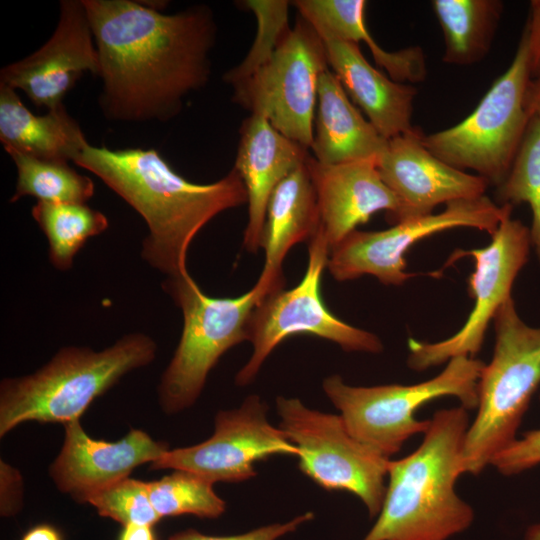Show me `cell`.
I'll return each mask as SVG.
<instances>
[{"label": "cell", "instance_id": "cell-1", "mask_svg": "<svg viewBox=\"0 0 540 540\" xmlns=\"http://www.w3.org/2000/svg\"><path fill=\"white\" fill-rule=\"evenodd\" d=\"M102 80L105 117L167 121L184 98L206 85L216 25L206 5L172 15L143 2L83 0Z\"/></svg>", "mask_w": 540, "mask_h": 540}, {"label": "cell", "instance_id": "cell-2", "mask_svg": "<svg viewBox=\"0 0 540 540\" xmlns=\"http://www.w3.org/2000/svg\"><path fill=\"white\" fill-rule=\"evenodd\" d=\"M73 163L98 176L142 216L148 235L141 256L167 277L188 273L190 244L209 221L247 203L244 183L234 168L213 183H194L174 171L155 149L111 150L88 143Z\"/></svg>", "mask_w": 540, "mask_h": 540}, {"label": "cell", "instance_id": "cell-3", "mask_svg": "<svg viewBox=\"0 0 540 540\" xmlns=\"http://www.w3.org/2000/svg\"><path fill=\"white\" fill-rule=\"evenodd\" d=\"M468 427L461 405L434 413L419 447L390 460L381 510L362 540H447L471 525L474 511L455 491Z\"/></svg>", "mask_w": 540, "mask_h": 540}, {"label": "cell", "instance_id": "cell-4", "mask_svg": "<svg viewBox=\"0 0 540 540\" xmlns=\"http://www.w3.org/2000/svg\"><path fill=\"white\" fill-rule=\"evenodd\" d=\"M155 341L129 333L102 351L65 347L36 372L6 378L0 385V435L26 421L63 423L79 420L92 401L130 371L151 363Z\"/></svg>", "mask_w": 540, "mask_h": 540}, {"label": "cell", "instance_id": "cell-5", "mask_svg": "<svg viewBox=\"0 0 540 540\" xmlns=\"http://www.w3.org/2000/svg\"><path fill=\"white\" fill-rule=\"evenodd\" d=\"M284 285V276L261 272L244 294L215 298L207 296L189 272L166 278L162 287L183 314L181 338L158 388L166 413H178L195 403L220 357L249 341L248 324L256 306Z\"/></svg>", "mask_w": 540, "mask_h": 540}, {"label": "cell", "instance_id": "cell-6", "mask_svg": "<svg viewBox=\"0 0 540 540\" xmlns=\"http://www.w3.org/2000/svg\"><path fill=\"white\" fill-rule=\"evenodd\" d=\"M492 359L478 381V412L468 427L462 471L477 475L516 440V433L540 386V327L527 325L513 298L494 319Z\"/></svg>", "mask_w": 540, "mask_h": 540}, {"label": "cell", "instance_id": "cell-7", "mask_svg": "<svg viewBox=\"0 0 540 540\" xmlns=\"http://www.w3.org/2000/svg\"><path fill=\"white\" fill-rule=\"evenodd\" d=\"M485 364L471 356L448 361L437 376L412 385L351 386L340 375L323 380L322 388L348 432L386 458L399 452L413 435L425 433L430 420L416 411L435 399L453 396L465 409L478 405V381Z\"/></svg>", "mask_w": 540, "mask_h": 540}, {"label": "cell", "instance_id": "cell-8", "mask_svg": "<svg viewBox=\"0 0 540 540\" xmlns=\"http://www.w3.org/2000/svg\"><path fill=\"white\" fill-rule=\"evenodd\" d=\"M531 78L528 42L523 31L512 63L475 110L448 129L423 135V144L445 163L462 171L471 169L499 187L511 169L531 120L526 107Z\"/></svg>", "mask_w": 540, "mask_h": 540}, {"label": "cell", "instance_id": "cell-9", "mask_svg": "<svg viewBox=\"0 0 540 540\" xmlns=\"http://www.w3.org/2000/svg\"><path fill=\"white\" fill-rule=\"evenodd\" d=\"M330 246L319 227L309 240L308 262L302 280L292 289L266 296L251 314L248 333L253 350L237 372L235 383L253 382L272 351L290 336L307 334L326 339L347 352L380 353V338L333 315L321 298V279L327 268Z\"/></svg>", "mask_w": 540, "mask_h": 540}, {"label": "cell", "instance_id": "cell-10", "mask_svg": "<svg viewBox=\"0 0 540 540\" xmlns=\"http://www.w3.org/2000/svg\"><path fill=\"white\" fill-rule=\"evenodd\" d=\"M279 428L299 450L302 473L325 490L347 491L378 516L386 492L390 459L355 439L340 415L307 407L298 398L278 396Z\"/></svg>", "mask_w": 540, "mask_h": 540}, {"label": "cell", "instance_id": "cell-11", "mask_svg": "<svg viewBox=\"0 0 540 540\" xmlns=\"http://www.w3.org/2000/svg\"><path fill=\"white\" fill-rule=\"evenodd\" d=\"M329 68L323 40L300 15L272 57L232 86V100L310 149L320 76Z\"/></svg>", "mask_w": 540, "mask_h": 540}, {"label": "cell", "instance_id": "cell-12", "mask_svg": "<svg viewBox=\"0 0 540 540\" xmlns=\"http://www.w3.org/2000/svg\"><path fill=\"white\" fill-rule=\"evenodd\" d=\"M511 212L512 205H496L484 195L450 202L438 214L407 219L388 229H356L331 248L327 269L337 281L371 275L384 285L399 286L416 276L406 271L404 255L419 240L457 227L492 235Z\"/></svg>", "mask_w": 540, "mask_h": 540}, {"label": "cell", "instance_id": "cell-13", "mask_svg": "<svg viewBox=\"0 0 540 540\" xmlns=\"http://www.w3.org/2000/svg\"><path fill=\"white\" fill-rule=\"evenodd\" d=\"M488 246L456 251L449 261L473 257L475 270L468 279L474 306L463 326L449 338L438 342L408 340V366L416 371L441 365L454 357L477 354L486 330L499 308L512 298V287L528 262L532 245L530 229L511 215L500 223Z\"/></svg>", "mask_w": 540, "mask_h": 540}, {"label": "cell", "instance_id": "cell-14", "mask_svg": "<svg viewBox=\"0 0 540 540\" xmlns=\"http://www.w3.org/2000/svg\"><path fill=\"white\" fill-rule=\"evenodd\" d=\"M268 407L258 395L238 407L222 410L207 440L168 449L150 469L184 470L215 482H241L256 475L255 463L276 455L298 456V448L267 419Z\"/></svg>", "mask_w": 540, "mask_h": 540}, {"label": "cell", "instance_id": "cell-15", "mask_svg": "<svg viewBox=\"0 0 540 540\" xmlns=\"http://www.w3.org/2000/svg\"><path fill=\"white\" fill-rule=\"evenodd\" d=\"M85 72L97 76L98 55L83 0H62L59 20L38 50L3 67L0 84L21 90L37 107L62 105Z\"/></svg>", "mask_w": 540, "mask_h": 540}, {"label": "cell", "instance_id": "cell-16", "mask_svg": "<svg viewBox=\"0 0 540 540\" xmlns=\"http://www.w3.org/2000/svg\"><path fill=\"white\" fill-rule=\"evenodd\" d=\"M423 132L412 130L388 140L376 165L385 184L400 200L405 219L432 214L438 204L484 196L488 182L459 170L423 144Z\"/></svg>", "mask_w": 540, "mask_h": 540}, {"label": "cell", "instance_id": "cell-17", "mask_svg": "<svg viewBox=\"0 0 540 540\" xmlns=\"http://www.w3.org/2000/svg\"><path fill=\"white\" fill-rule=\"evenodd\" d=\"M376 160L328 165L308 156L306 167L316 193L320 228L330 250L379 211H386L394 224L404 221L403 206L382 180Z\"/></svg>", "mask_w": 540, "mask_h": 540}, {"label": "cell", "instance_id": "cell-18", "mask_svg": "<svg viewBox=\"0 0 540 540\" xmlns=\"http://www.w3.org/2000/svg\"><path fill=\"white\" fill-rule=\"evenodd\" d=\"M61 451L50 466V475L62 492L79 502L125 479L139 465L152 463L168 446L140 429H131L117 442L88 436L79 420L64 425Z\"/></svg>", "mask_w": 540, "mask_h": 540}, {"label": "cell", "instance_id": "cell-19", "mask_svg": "<svg viewBox=\"0 0 540 540\" xmlns=\"http://www.w3.org/2000/svg\"><path fill=\"white\" fill-rule=\"evenodd\" d=\"M309 149L276 130L268 120L251 114L240 128L234 169L246 192L248 222L243 247L256 254L262 248L267 205L275 188L304 164Z\"/></svg>", "mask_w": 540, "mask_h": 540}, {"label": "cell", "instance_id": "cell-20", "mask_svg": "<svg viewBox=\"0 0 540 540\" xmlns=\"http://www.w3.org/2000/svg\"><path fill=\"white\" fill-rule=\"evenodd\" d=\"M323 42L329 68L385 139L414 128L411 117L417 90L413 85L386 77L364 58L358 44L341 40Z\"/></svg>", "mask_w": 540, "mask_h": 540}, {"label": "cell", "instance_id": "cell-21", "mask_svg": "<svg viewBox=\"0 0 540 540\" xmlns=\"http://www.w3.org/2000/svg\"><path fill=\"white\" fill-rule=\"evenodd\" d=\"M387 142L351 102L331 69L324 71L318 84L312 156L328 165L377 159Z\"/></svg>", "mask_w": 540, "mask_h": 540}, {"label": "cell", "instance_id": "cell-22", "mask_svg": "<svg viewBox=\"0 0 540 540\" xmlns=\"http://www.w3.org/2000/svg\"><path fill=\"white\" fill-rule=\"evenodd\" d=\"M0 141L5 150L63 162H73L88 144L63 104L36 115L15 89L4 84H0Z\"/></svg>", "mask_w": 540, "mask_h": 540}, {"label": "cell", "instance_id": "cell-23", "mask_svg": "<svg viewBox=\"0 0 540 540\" xmlns=\"http://www.w3.org/2000/svg\"><path fill=\"white\" fill-rule=\"evenodd\" d=\"M325 40L364 42L376 64L385 69L396 82L415 84L425 79L427 69L423 50L412 46L398 51H386L370 35L365 24L364 0H297L291 2Z\"/></svg>", "mask_w": 540, "mask_h": 540}, {"label": "cell", "instance_id": "cell-24", "mask_svg": "<svg viewBox=\"0 0 540 540\" xmlns=\"http://www.w3.org/2000/svg\"><path fill=\"white\" fill-rule=\"evenodd\" d=\"M320 227L316 193L306 162L273 191L267 205L262 237V272L284 276L282 263L296 244L309 241Z\"/></svg>", "mask_w": 540, "mask_h": 540}, {"label": "cell", "instance_id": "cell-25", "mask_svg": "<svg viewBox=\"0 0 540 540\" xmlns=\"http://www.w3.org/2000/svg\"><path fill=\"white\" fill-rule=\"evenodd\" d=\"M444 38L443 61L471 65L489 52L503 3L498 0H433Z\"/></svg>", "mask_w": 540, "mask_h": 540}, {"label": "cell", "instance_id": "cell-26", "mask_svg": "<svg viewBox=\"0 0 540 540\" xmlns=\"http://www.w3.org/2000/svg\"><path fill=\"white\" fill-rule=\"evenodd\" d=\"M31 213L47 237L50 262L61 271L71 268L75 255L89 238L109 226L103 213L85 203L37 201Z\"/></svg>", "mask_w": 540, "mask_h": 540}, {"label": "cell", "instance_id": "cell-27", "mask_svg": "<svg viewBox=\"0 0 540 540\" xmlns=\"http://www.w3.org/2000/svg\"><path fill=\"white\" fill-rule=\"evenodd\" d=\"M17 168V184L10 202L24 196L48 203H86L94 195V182L79 174L69 162L40 159L5 150Z\"/></svg>", "mask_w": 540, "mask_h": 540}, {"label": "cell", "instance_id": "cell-28", "mask_svg": "<svg viewBox=\"0 0 540 540\" xmlns=\"http://www.w3.org/2000/svg\"><path fill=\"white\" fill-rule=\"evenodd\" d=\"M148 482L150 500L159 516L192 514L201 518H217L226 509L225 501L206 478L184 470Z\"/></svg>", "mask_w": 540, "mask_h": 540}, {"label": "cell", "instance_id": "cell-29", "mask_svg": "<svg viewBox=\"0 0 540 540\" xmlns=\"http://www.w3.org/2000/svg\"><path fill=\"white\" fill-rule=\"evenodd\" d=\"M504 204L527 203L532 212L531 242L540 264V120L531 118L526 134L511 166L498 187Z\"/></svg>", "mask_w": 540, "mask_h": 540}, {"label": "cell", "instance_id": "cell-30", "mask_svg": "<svg viewBox=\"0 0 540 540\" xmlns=\"http://www.w3.org/2000/svg\"><path fill=\"white\" fill-rule=\"evenodd\" d=\"M242 3L256 16L257 32L245 58L223 76L225 82L231 86L246 80L263 66L290 30L288 9L291 2L246 0Z\"/></svg>", "mask_w": 540, "mask_h": 540}, {"label": "cell", "instance_id": "cell-31", "mask_svg": "<svg viewBox=\"0 0 540 540\" xmlns=\"http://www.w3.org/2000/svg\"><path fill=\"white\" fill-rule=\"evenodd\" d=\"M87 503L93 505L99 515L123 525L152 526L161 519L150 500L148 482L129 477L93 494Z\"/></svg>", "mask_w": 540, "mask_h": 540}, {"label": "cell", "instance_id": "cell-32", "mask_svg": "<svg viewBox=\"0 0 540 540\" xmlns=\"http://www.w3.org/2000/svg\"><path fill=\"white\" fill-rule=\"evenodd\" d=\"M540 464V429L523 433L491 461L503 475H514Z\"/></svg>", "mask_w": 540, "mask_h": 540}, {"label": "cell", "instance_id": "cell-33", "mask_svg": "<svg viewBox=\"0 0 540 540\" xmlns=\"http://www.w3.org/2000/svg\"><path fill=\"white\" fill-rule=\"evenodd\" d=\"M314 514L306 512L284 523H274L233 536H209L196 530L188 529L172 535L168 540H277L295 531L302 524L312 520Z\"/></svg>", "mask_w": 540, "mask_h": 540}, {"label": "cell", "instance_id": "cell-34", "mask_svg": "<svg viewBox=\"0 0 540 540\" xmlns=\"http://www.w3.org/2000/svg\"><path fill=\"white\" fill-rule=\"evenodd\" d=\"M524 32L528 42L531 77L534 78L540 76V7L531 5Z\"/></svg>", "mask_w": 540, "mask_h": 540}, {"label": "cell", "instance_id": "cell-35", "mask_svg": "<svg viewBox=\"0 0 540 540\" xmlns=\"http://www.w3.org/2000/svg\"><path fill=\"white\" fill-rule=\"evenodd\" d=\"M526 107L531 118L540 120V76L531 78L527 94Z\"/></svg>", "mask_w": 540, "mask_h": 540}, {"label": "cell", "instance_id": "cell-36", "mask_svg": "<svg viewBox=\"0 0 540 540\" xmlns=\"http://www.w3.org/2000/svg\"><path fill=\"white\" fill-rule=\"evenodd\" d=\"M118 540H155L149 525L127 524Z\"/></svg>", "mask_w": 540, "mask_h": 540}, {"label": "cell", "instance_id": "cell-37", "mask_svg": "<svg viewBox=\"0 0 540 540\" xmlns=\"http://www.w3.org/2000/svg\"><path fill=\"white\" fill-rule=\"evenodd\" d=\"M21 540H62V538L54 527L44 524L30 529Z\"/></svg>", "mask_w": 540, "mask_h": 540}, {"label": "cell", "instance_id": "cell-38", "mask_svg": "<svg viewBox=\"0 0 540 540\" xmlns=\"http://www.w3.org/2000/svg\"><path fill=\"white\" fill-rule=\"evenodd\" d=\"M523 540H540V522L528 527Z\"/></svg>", "mask_w": 540, "mask_h": 540}, {"label": "cell", "instance_id": "cell-39", "mask_svg": "<svg viewBox=\"0 0 540 540\" xmlns=\"http://www.w3.org/2000/svg\"><path fill=\"white\" fill-rule=\"evenodd\" d=\"M531 5L540 7V0H534V1H531Z\"/></svg>", "mask_w": 540, "mask_h": 540}]
</instances>
